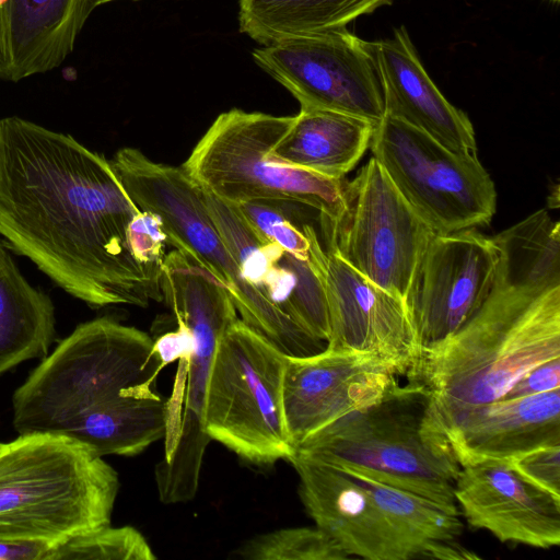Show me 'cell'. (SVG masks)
Returning <instances> with one entry per match:
<instances>
[{
  "instance_id": "cell-1",
  "label": "cell",
  "mask_w": 560,
  "mask_h": 560,
  "mask_svg": "<svg viewBox=\"0 0 560 560\" xmlns=\"http://www.w3.org/2000/svg\"><path fill=\"white\" fill-rule=\"evenodd\" d=\"M139 211L104 155L31 120L0 119V235L67 293L92 307L163 301L130 248Z\"/></svg>"
},
{
  "instance_id": "cell-2",
  "label": "cell",
  "mask_w": 560,
  "mask_h": 560,
  "mask_svg": "<svg viewBox=\"0 0 560 560\" xmlns=\"http://www.w3.org/2000/svg\"><path fill=\"white\" fill-rule=\"evenodd\" d=\"M163 370L144 331L107 317L78 325L12 398L19 434L66 436L100 456H133L164 438Z\"/></svg>"
},
{
  "instance_id": "cell-3",
  "label": "cell",
  "mask_w": 560,
  "mask_h": 560,
  "mask_svg": "<svg viewBox=\"0 0 560 560\" xmlns=\"http://www.w3.org/2000/svg\"><path fill=\"white\" fill-rule=\"evenodd\" d=\"M560 358V272L501 252L494 285L452 337L421 350L409 382L439 416L501 399L529 370Z\"/></svg>"
},
{
  "instance_id": "cell-4",
  "label": "cell",
  "mask_w": 560,
  "mask_h": 560,
  "mask_svg": "<svg viewBox=\"0 0 560 560\" xmlns=\"http://www.w3.org/2000/svg\"><path fill=\"white\" fill-rule=\"evenodd\" d=\"M294 454L408 490L460 515L454 497L460 465L422 385L395 384L376 402L308 435Z\"/></svg>"
},
{
  "instance_id": "cell-5",
  "label": "cell",
  "mask_w": 560,
  "mask_h": 560,
  "mask_svg": "<svg viewBox=\"0 0 560 560\" xmlns=\"http://www.w3.org/2000/svg\"><path fill=\"white\" fill-rule=\"evenodd\" d=\"M117 471L93 450L48 433L0 443V539L57 547L110 525Z\"/></svg>"
},
{
  "instance_id": "cell-6",
  "label": "cell",
  "mask_w": 560,
  "mask_h": 560,
  "mask_svg": "<svg viewBox=\"0 0 560 560\" xmlns=\"http://www.w3.org/2000/svg\"><path fill=\"white\" fill-rule=\"evenodd\" d=\"M112 165L137 207L161 219L167 242L228 289L245 325L288 357H307L326 349V341L313 336L243 277L206 207L202 189L182 166L154 162L130 147L118 150Z\"/></svg>"
},
{
  "instance_id": "cell-7",
  "label": "cell",
  "mask_w": 560,
  "mask_h": 560,
  "mask_svg": "<svg viewBox=\"0 0 560 560\" xmlns=\"http://www.w3.org/2000/svg\"><path fill=\"white\" fill-rule=\"evenodd\" d=\"M294 116L233 108L220 114L182 167L202 189L238 205L282 199L306 205L335 228L345 211V183L271 158Z\"/></svg>"
},
{
  "instance_id": "cell-8",
  "label": "cell",
  "mask_w": 560,
  "mask_h": 560,
  "mask_svg": "<svg viewBox=\"0 0 560 560\" xmlns=\"http://www.w3.org/2000/svg\"><path fill=\"white\" fill-rule=\"evenodd\" d=\"M287 355L237 318L220 337L203 408L205 432L255 466L294 454L282 406Z\"/></svg>"
},
{
  "instance_id": "cell-9",
  "label": "cell",
  "mask_w": 560,
  "mask_h": 560,
  "mask_svg": "<svg viewBox=\"0 0 560 560\" xmlns=\"http://www.w3.org/2000/svg\"><path fill=\"white\" fill-rule=\"evenodd\" d=\"M161 291L175 318L195 337L179 432L174 446L154 470L161 501L173 504L189 501L197 493L203 455L211 442L203 427L209 374L220 337L238 317L228 289L182 250L166 254Z\"/></svg>"
},
{
  "instance_id": "cell-10",
  "label": "cell",
  "mask_w": 560,
  "mask_h": 560,
  "mask_svg": "<svg viewBox=\"0 0 560 560\" xmlns=\"http://www.w3.org/2000/svg\"><path fill=\"white\" fill-rule=\"evenodd\" d=\"M370 148L400 195L435 234L490 224L497 191L477 153H455L387 114L375 125Z\"/></svg>"
},
{
  "instance_id": "cell-11",
  "label": "cell",
  "mask_w": 560,
  "mask_h": 560,
  "mask_svg": "<svg viewBox=\"0 0 560 560\" xmlns=\"http://www.w3.org/2000/svg\"><path fill=\"white\" fill-rule=\"evenodd\" d=\"M434 235L372 156L353 180L345 183V211L322 238L365 278L407 304Z\"/></svg>"
},
{
  "instance_id": "cell-12",
  "label": "cell",
  "mask_w": 560,
  "mask_h": 560,
  "mask_svg": "<svg viewBox=\"0 0 560 560\" xmlns=\"http://www.w3.org/2000/svg\"><path fill=\"white\" fill-rule=\"evenodd\" d=\"M253 59L283 85L302 109H326L378 124L383 92L369 42L346 27L275 42Z\"/></svg>"
},
{
  "instance_id": "cell-13",
  "label": "cell",
  "mask_w": 560,
  "mask_h": 560,
  "mask_svg": "<svg viewBox=\"0 0 560 560\" xmlns=\"http://www.w3.org/2000/svg\"><path fill=\"white\" fill-rule=\"evenodd\" d=\"M311 262L326 295V349L371 354L407 375L420 347L406 302L354 269L330 241L314 238Z\"/></svg>"
},
{
  "instance_id": "cell-14",
  "label": "cell",
  "mask_w": 560,
  "mask_h": 560,
  "mask_svg": "<svg viewBox=\"0 0 560 560\" xmlns=\"http://www.w3.org/2000/svg\"><path fill=\"white\" fill-rule=\"evenodd\" d=\"M500 261L493 237L476 229L432 237L407 299L420 351L452 337L479 311Z\"/></svg>"
},
{
  "instance_id": "cell-15",
  "label": "cell",
  "mask_w": 560,
  "mask_h": 560,
  "mask_svg": "<svg viewBox=\"0 0 560 560\" xmlns=\"http://www.w3.org/2000/svg\"><path fill=\"white\" fill-rule=\"evenodd\" d=\"M399 372L365 353L324 351L285 358L282 378L284 421L292 446L338 418L380 400Z\"/></svg>"
},
{
  "instance_id": "cell-16",
  "label": "cell",
  "mask_w": 560,
  "mask_h": 560,
  "mask_svg": "<svg viewBox=\"0 0 560 560\" xmlns=\"http://www.w3.org/2000/svg\"><path fill=\"white\" fill-rule=\"evenodd\" d=\"M454 497L470 527L501 542L540 549L560 545V498L528 481L506 459L462 466Z\"/></svg>"
},
{
  "instance_id": "cell-17",
  "label": "cell",
  "mask_w": 560,
  "mask_h": 560,
  "mask_svg": "<svg viewBox=\"0 0 560 560\" xmlns=\"http://www.w3.org/2000/svg\"><path fill=\"white\" fill-rule=\"evenodd\" d=\"M289 462L298 472L305 511L349 557L410 559L402 540L354 475L298 454Z\"/></svg>"
},
{
  "instance_id": "cell-18",
  "label": "cell",
  "mask_w": 560,
  "mask_h": 560,
  "mask_svg": "<svg viewBox=\"0 0 560 560\" xmlns=\"http://www.w3.org/2000/svg\"><path fill=\"white\" fill-rule=\"evenodd\" d=\"M462 466L560 445V388L440 416Z\"/></svg>"
},
{
  "instance_id": "cell-19",
  "label": "cell",
  "mask_w": 560,
  "mask_h": 560,
  "mask_svg": "<svg viewBox=\"0 0 560 560\" xmlns=\"http://www.w3.org/2000/svg\"><path fill=\"white\" fill-rule=\"evenodd\" d=\"M385 114L431 136L455 153H477L472 124L451 104L423 67L404 25L386 39L369 42Z\"/></svg>"
},
{
  "instance_id": "cell-20",
  "label": "cell",
  "mask_w": 560,
  "mask_h": 560,
  "mask_svg": "<svg viewBox=\"0 0 560 560\" xmlns=\"http://www.w3.org/2000/svg\"><path fill=\"white\" fill-rule=\"evenodd\" d=\"M92 11L90 0H0V80L58 68Z\"/></svg>"
},
{
  "instance_id": "cell-21",
  "label": "cell",
  "mask_w": 560,
  "mask_h": 560,
  "mask_svg": "<svg viewBox=\"0 0 560 560\" xmlns=\"http://www.w3.org/2000/svg\"><path fill=\"white\" fill-rule=\"evenodd\" d=\"M374 128L353 115L301 108L270 155L283 165L342 179L370 147Z\"/></svg>"
},
{
  "instance_id": "cell-22",
  "label": "cell",
  "mask_w": 560,
  "mask_h": 560,
  "mask_svg": "<svg viewBox=\"0 0 560 560\" xmlns=\"http://www.w3.org/2000/svg\"><path fill=\"white\" fill-rule=\"evenodd\" d=\"M56 335L51 299L32 285L0 242V375L45 358Z\"/></svg>"
},
{
  "instance_id": "cell-23",
  "label": "cell",
  "mask_w": 560,
  "mask_h": 560,
  "mask_svg": "<svg viewBox=\"0 0 560 560\" xmlns=\"http://www.w3.org/2000/svg\"><path fill=\"white\" fill-rule=\"evenodd\" d=\"M389 0H240V31L261 45L345 28Z\"/></svg>"
},
{
  "instance_id": "cell-24",
  "label": "cell",
  "mask_w": 560,
  "mask_h": 560,
  "mask_svg": "<svg viewBox=\"0 0 560 560\" xmlns=\"http://www.w3.org/2000/svg\"><path fill=\"white\" fill-rule=\"evenodd\" d=\"M348 472L354 475L369 491L402 540L410 559H420L434 541L455 540L462 534L459 515L445 506L408 490Z\"/></svg>"
},
{
  "instance_id": "cell-25",
  "label": "cell",
  "mask_w": 560,
  "mask_h": 560,
  "mask_svg": "<svg viewBox=\"0 0 560 560\" xmlns=\"http://www.w3.org/2000/svg\"><path fill=\"white\" fill-rule=\"evenodd\" d=\"M264 240L296 258L311 260L312 243L318 232L306 205L282 199L252 200L234 205Z\"/></svg>"
},
{
  "instance_id": "cell-26",
  "label": "cell",
  "mask_w": 560,
  "mask_h": 560,
  "mask_svg": "<svg viewBox=\"0 0 560 560\" xmlns=\"http://www.w3.org/2000/svg\"><path fill=\"white\" fill-rule=\"evenodd\" d=\"M235 557L244 560H340L349 556L315 527H289L257 535Z\"/></svg>"
},
{
  "instance_id": "cell-27",
  "label": "cell",
  "mask_w": 560,
  "mask_h": 560,
  "mask_svg": "<svg viewBox=\"0 0 560 560\" xmlns=\"http://www.w3.org/2000/svg\"><path fill=\"white\" fill-rule=\"evenodd\" d=\"M154 560L144 536L132 526H103L54 548L49 560Z\"/></svg>"
},
{
  "instance_id": "cell-28",
  "label": "cell",
  "mask_w": 560,
  "mask_h": 560,
  "mask_svg": "<svg viewBox=\"0 0 560 560\" xmlns=\"http://www.w3.org/2000/svg\"><path fill=\"white\" fill-rule=\"evenodd\" d=\"M167 243L161 219L140 210L129 226L130 248L137 261L160 283Z\"/></svg>"
},
{
  "instance_id": "cell-29",
  "label": "cell",
  "mask_w": 560,
  "mask_h": 560,
  "mask_svg": "<svg viewBox=\"0 0 560 560\" xmlns=\"http://www.w3.org/2000/svg\"><path fill=\"white\" fill-rule=\"evenodd\" d=\"M506 460L528 481L560 498V445L541 447Z\"/></svg>"
},
{
  "instance_id": "cell-30",
  "label": "cell",
  "mask_w": 560,
  "mask_h": 560,
  "mask_svg": "<svg viewBox=\"0 0 560 560\" xmlns=\"http://www.w3.org/2000/svg\"><path fill=\"white\" fill-rule=\"evenodd\" d=\"M560 388V358L548 360L525 373L501 399H515Z\"/></svg>"
},
{
  "instance_id": "cell-31",
  "label": "cell",
  "mask_w": 560,
  "mask_h": 560,
  "mask_svg": "<svg viewBox=\"0 0 560 560\" xmlns=\"http://www.w3.org/2000/svg\"><path fill=\"white\" fill-rule=\"evenodd\" d=\"M177 329L160 336L153 341V352L164 369L167 364L182 359L189 360L195 351V337L191 330L176 319Z\"/></svg>"
},
{
  "instance_id": "cell-32",
  "label": "cell",
  "mask_w": 560,
  "mask_h": 560,
  "mask_svg": "<svg viewBox=\"0 0 560 560\" xmlns=\"http://www.w3.org/2000/svg\"><path fill=\"white\" fill-rule=\"evenodd\" d=\"M54 548L44 542L0 539V560H49Z\"/></svg>"
},
{
  "instance_id": "cell-33",
  "label": "cell",
  "mask_w": 560,
  "mask_h": 560,
  "mask_svg": "<svg viewBox=\"0 0 560 560\" xmlns=\"http://www.w3.org/2000/svg\"><path fill=\"white\" fill-rule=\"evenodd\" d=\"M421 558L425 559H478L474 552L465 549L454 540L434 541L428 546Z\"/></svg>"
},
{
  "instance_id": "cell-34",
  "label": "cell",
  "mask_w": 560,
  "mask_h": 560,
  "mask_svg": "<svg viewBox=\"0 0 560 560\" xmlns=\"http://www.w3.org/2000/svg\"><path fill=\"white\" fill-rule=\"evenodd\" d=\"M113 1H116V0H90V3H91V8L94 10L95 8H97L100 5H103L105 3L113 2Z\"/></svg>"
},
{
  "instance_id": "cell-35",
  "label": "cell",
  "mask_w": 560,
  "mask_h": 560,
  "mask_svg": "<svg viewBox=\"0 0 560 560\" xmlns=\"http://www.w3.org/2000/svg\"><path fill=\"white\" fill-rule=\"evenodd\" d=\"M550 1H552V2H559V0H550Z\"/></svg>"
}]
</instances>
